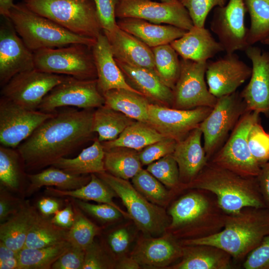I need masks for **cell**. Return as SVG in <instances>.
<instances>
[{
    "instance_id": "1",
    "label": "cell",
    "mask_w": 269,
    "mask_h": 269,
    "mask_svg": "<svg viewBox=\"0 0 269 269\" xmlns=\"http://www.w3.org/2000/svg\"><path fill=\"white\" fill-rule=\"evenodd\" d=\"M94 112L69 109L54 113L18 146L25 167L52 165L89 141L95 133Z\"/></svg>"
},
{
    "instance_id": "2",
    "label": "cell",
    "mask_w": 269,
    "mask_h": 269,
    "mask_svg": "<svg viewBox=\"0 0 269 269\" xmlns=\"http://www.w3.org/2000/svg\"><path fill=\"white\" fill-rule=\"evenodd\" d=\"M269 235V209L247 207L226 214L221 231L211 236L181 240L182 245L207 244L229 254L234 260L244 259Z\"/></svg>"
},
{
    "instance_id": "3",
    "label": "cell",
    "mask_w": 269,
    "mask_h": 269,
    "mask_svg": "<svg viewBox=\"0 0 269 269\" xmlns=\"http://www.w3.org/2000/svg\"><path fill=\"white\" fill-rule=\"evenodd\" d=\"M182 188L201 189L212 193L227 214H237L247 207H267L257 177L243 176L209 161Z\"/></svg>"
},
{
    "instance_id": "4",
    "label": "cell",
    "mask_w": 269,
    "mask_h": 269,
    "mask_svg": "<svg viewBox=\"0 0 269 269\" xmlns=\"http://www.w3.org/2000/svg\"><path fill=\"white\" fill-rule=\"evenodd\" d=\"M196 190L182 196L169 208L168 228L174 237H185V240L207 237L224 227L227 214L219 206L215 195L205 190Z\"/></svg>"
},
{
    "instance_id": "5",
    "label": "cell",
    "mask_w": 269,
    "mask_h": 269,
    "mask_svg": "<svg viewBox=\"0 0 269 269\" xmlns=\"http://www.w3.org/2000/svg\"><path fill=\"white\" fill-rule=\"evenodd\" d=\"M4 17L11 22L26 46L33 52L74 44L92 47L97 39L73 33L32 11L23 3L14 4Z\"/></svg>"
},
{
    "instance_id": "6",
    "label": "cell",
    "mask_w": 269,
    "mask_h": 269,
    "mask_svg": "<svg viewBox=\"0 0 269 269\" xmlns=\"http://www.w3.org/2000/svg\"><path fill=\"white\" fill-rule=\"evenodd\" d=\"M23 3L76 34L97 39L103 31L93 0H24Z\"/></svg>"
},
{
    "instance_id": "7",
    "label": "cell",
    "mask_w": 269,
    "mask_h": 269,
    "mask_svg": "<svg viewBox=\"0 0 269 269\" xmlns=\"http://www.w3.org/2000/svg\"><path fill=\"white\" fill-rule=\"evenodd\" d=\"M96 174L121 199L130 219L143 233L156 236L168 228L170 223L165 210L146 199L128 180L106 171Z\"/></svg>"
},
{
    "instance_id": "8",
    "label": "cell",
    "mask_w": 269,
    "mask_h": 269,
    "mask_svg": "<svg viewBox=\"0 0 269 269\" xmlns=\"http://www.w3.org/2000/svg\"><path fill=\"white\" fill-rule=\"evenodd\" d=\"M92 47L74 44L36 50L33 52L35 68L81 80L97 79Z\"/></svg>"
},
{
    "instance_id": "9",
    "label": "cell",
    "mask_w": 269,
    "mask_h": 269,
    "mask_svg": "<svg viewBox=\"0 0 269 269\" xmlns=\"http://www.w3.org/2000/svg\"><path fill=\"white\" fill-rule=\"evenodd\" d=\"M260 114L247 111L240 119L222 146L208 161L246 177H257L261 166L253 158L248 136L253 125L260 121Z\"/></svg>"
},
{
    "instance_id": "10",
    "label": "cell",
    "mask_w": 269,
    "mask_h": 269,
    "mask_svg": "<svg viewBox=\"0 0 269 269\" xmlns=\"http://www.w3.org/2000/svg\"><path fill=\"white\" fill-rule=\"evenodd\" d=\"M247 111L246 104L238 92L218 98L215 106L199 126L208 161L224 143L229 133Z\"/></svg>"
},
{
    "instance_id": "11",
    "label": "cell",
    "mask_w": 269,
    "mask_h": 269,
    "mask_svg": "<svg viewBox=\"0 0 269 269\" xmlns=\"http://www.w3.org/2000/svg\"><path fill=\"white\" fill-rule=\"evenodd\" d=\"M66 77L34 68L12 77L2 87L1 95L23 108L36 110L46 95Z\"/></svg>"
},
{
    "instance_id": "12",
    "label": "cell",
    "mask_w": 269,
    "mask_h": 269,
    "mask_svg": "<svg viewBox=\"0 0 269 269\" xmlns=\"http://www.w3.org/2000/svg\"><path fill=\"white\" fill-rule=\"evenodd\" d=\"M180 62V75L173 89L172 107L182 110L213 108L218 98L210 92L205 79L207 62L181 58Z\"/></svg>"
},
{
    "instance_id": "13",
    "label": "cell",
    "mask_w": 269,
    "mask_h": 269,
    "mask_svg": "<svg viewBox=\"0 0 269 269\" xmlns=\"http://www.w3.org/2000/svg\"><path fill=\"white\" fill-rule=\"evenodd\" d=\"M116 16L119 19L138 18L153 23L173 25L185 30L194 25L187 10L179 0L170 2L119 0Z\"/></svg>"
},
{
    "instance_id": "14",
    "label": "cell",
    "mask_w": 269,
    "mask_h": 269,
    "mask_svg": "<svg viewBox=\"0 0 269 269\" xmlns=\"http://www.w3.org/2000/svg\"><path fill=\"white\" fill-rule=\"evenodd\" d=\"M104 104L105 99L98 88L97 79L81 80L67 76L46 95L37 110L53 113L61 107L91 109Z\"/></svg>"
},
{
    "instance_id": "15",
    "label": "cell",
    "mask_w": 269,
    "mask_h": 269,
    "mask_svg": "<svg viewBox=\"0 0 269 269\" xmlns=\"http://www.w3.org/2000/svg\"><path fill=\"white\" fill-rule=\"evenodd\" d=\"M54 113L23 108L1 97L0 100V142L14 148L27 139Z\"/></svg>"
},
{
    "instance_id": "16",
    "label": "cell",
    "mask_w": 269,
    "mask_h": 269,
    "mask_svg": "<svg viewBox=\"0 0 269 269\" xmlns=\"http://www.w3.org/2000/svg\"><path fill=\"white\" fill-rule=\"evenodd\" d=\"M212 109L202 107L182 110L150 103L148 108L147 123L164 136L178 141L199 127Z\"/></svg>"
},
{
    "instance_id": "17",
    "label": "cell",
    "mask_w": 269,
    "mask_h": 269,
    "mask_svg": "<svg viewBox=\"0 0 269 269\" xmlns=\"http://www.w3.org/2000/svg\"><path fill=\"white\" fill-rule=\"evenodd\" d=\"M247 11L244 0H229L226 5L217 7L210 24L226 53L245 50L248 28L245 24Z\"/></svg>"
},
{
    "instance_id": "18",
    "label": "cell",
    "mask_w": 269,
    "mask_h": 269,
    "mask_svg": "<svg viewBox=\"0 0 269 269\" xmlns=\"http://www.w3.org/2000/svg\"><path fill=\"white\" fill-rule=\"evenodd\" d=\"M5 19L0 28V83L2 87L16 75L35 68L33 52L18 36L11 22Z\"/></svg>"
},
{
    "instance_id": "19",
    "label": "cell",
    "mask_w": 269,
    "mask_h": 269,
    "mask_svg": "<svg viewBox=\"0 0 269 269\" xmlns=\"http://www.w3.org/2000/svg\"><path fill=\"white\" fill-rule=\"evenodd\" d=\"M252 71L235 52L227 53L207 62L205 76L209 91L217 98L231 94L251 77Z\"/></svg>"
},
{
    "instance_id": "20",
    "label": "cell",
    "mask_w": 269,
    "mask_h": 269,
    "mask_svg": "<svg viewBox=\"0 0 269 269\" xmlns=\"http://www.w3.org/2000/svg\"><path fill=\"white\" fill-rule=\"evenodd\" d=\"M246 55L252 63L248 85L240 93L248 111L269 116V53L257 47L248 46Z\"/></svg>"
},
{
    "instance_id": "21",
    "label": "cell",
    "mask_w": 269,
    "mask_h": 269,
    "mask_svg": "<svg viewBox=\"0 0 269 269\" xmlns=\"http://www.w3.org/2000/svg\"><path fill=\"white\" fill-rule=\"evenodd\" d=\"M103 32L116 60L155 71L151 48L140 39L123 30L118 25L112 30Z\"/></svg>"
},
{
    "instance_id": "22",
    "label": "cell",
    "mask_w": 269,
    "mask_h": 269,
    "mask_svg": "<svg viewBox=\"0 0 269 269\" xmlns=\"http://www.w3.org/2000/svg\"><path fill=\"white\" fill-rule=\"evenodd\" d=\"M92 51L97 71V85L102 94L110 90L122 89L144 96L127 82L103 32L97 37Z\"/></svg>"
},
{
    "instance_id": "23",
    "label": "cell",
    "mask_w": 269,
    "mask_h": 269,
    "mask_svg": "<svg viewBox=\"0 0 269 269\" xmlns=\"http://www.w3.org/2000/svg\"><path fill=\"white\" fill-rule=\"evenodd\" d=\"M202 131L198 127L183 139L177 141L172 153L179 172L180 187L191 182L208 162L202 145Z\"/></svg>"
},
{
    "instance_id": "24",
    "label": "cell",
    "mask_w": 269,
    "mask_h": 269,
    "mask_svg": "<svg viewBox=\"0 0 269 269\" xmlns=\"http://www.w3.org/2000/svg\"><path fill=\"white\" fill-rule=\"evenodd\" d=\"M182 246L168 234L157 238H146L137 245L131 257L139 265L153 268L165 267L180 259Z\"/></svg>"
},
{
    "instance_id": "25",
    "label": "cell",
    "mask_w": 269,
    "mask_h": 269,
    "mask_svg": "<svg viewBox=\"0 0 269 269\" xmlns=\"http://www.w3.org/2000/svg\"><path fill=\"white\" fill-rule=\"evenodd\" d=\"M115 60L127 82L133 88L156 104L172 107L173 90L162 81L155 71Z\"/></svg>"
},
{
    "instance_id": "26",
    "label": "cell",
    "mask_w": 269,
    "mask_h": 269,
    "mask_svg": "<svg viewBox=\"0 0 269 269\" xmlns=\"http://www.w3.org/2000/svg\"><path fill=\"white\" fill-rule=\"evenodd\" d=\"M170 45L181 58L197 62H207L224 49L205 27L193 26Z\"/></svg>"
},
{
    "instance_id": "27",
    "label": "cell",
    "mask_w": 269,
    "mask_h": 269,
    "mask_svg": "<svg viewBox=\"0 0 269 269\" xmlns=\"http://www.w3.org/2000/svg\"><path fill=\"white\" fill-rule=\"evenodd\" d=\"M183 254L173 269H231L233 259L223 250L207 244L182 245Z\"/></svg>"
},
{
    "instance_id": "28",
    "label": "cell",
    "mask_w": 269,
    "mask_h": 269,
    "mask_svg": "<svg viewBox=\"0 0 269 269\" xmlns=\"http://www.w3.org/2000/svg\"><path fill=\"white\" fill-rule=\"evenodd\" d=\"M117 23L120 28L135 36L150 48L170 44L187 31L173 25L153 23L134 17L120 18Z\"/></svg>"
},
{
    "instance_id": "29",
    "label": "cell",
    "mask_w": 269,
    "mask_h": 269,
    "mask_svg": "<svg viewBox=\"0 0 269 269\" xmlns=\"http://www.w3.org/2000/svg\"><path fill=\"white\" fill-rule=\"evenodd\" d=\"M38 212L28 204H23L19 210L0 225V241L19 252L26 239Z\"/></svg>"
},
{
    "instance_id": "30",
    "label": "cell",
    "mask_w": 269,
    "mask_h": 269,
    "mask_svg": "<svg viewBox=\"0 0 269 269\" xmlns=\"http://www.w3.org/2000/svg\"><path fill=\"white\" fill-rule=\"evenodd\" d=\"M105 152L102 143L97 139L91 145L83 149L76 157L61 158L51 166L77 175L103 173L106 171Z\"/></svg>"
},
{
    "instance_id": "31",
    "label": "cell",
    "mask_w": 269,
    "mask_h": 269,
    "mask_svg": "<svg viewBox=\"0 0 269 269\" xmlns=\"http://www.w3.org/2000/svg\"><path fill=\"white\" fill-rule=\"evenodd\" d=\"M103 95L104 105L135 121L147 123L148 108L150 103L146 97L122 89L109 90Z\"/></svg>"
},
{
    "instance_id": "32",
    "label": "cell",
    "mask_w": 269,
    "mask_h": 269,
    "mask_svg": "<svg viewBox=\"0 0 269 269\" xmlns=\"http://www.w3.org/2000/svg\"><path fill=\"white\" fill-rule=\"evenodd\" d=\"M90 177V181L86 184L76 189L64 190L48 187L45 192L48 195L53 196H68L80 200H92L99 203L110 204L118 209L123 216L130 218L128 213L113 201V198L117 195L114 191L95 174H91Z\"/></svg>"
},
{
    "instance_id": "33",
    "label": "cell",
    "mask_w": 269,
    "mask_h": 269,
    "mask_svg": "<svg viewBox=\"0 0 269 269\" xmlns=\"http://www.w3.org/2000/svg\"><path fill=\"white\" fill-rule=\"evenodd\" d=\"M165 137L148 123L135 121L116 139L102 143L105 149L124 147L140 151Z\"/></svg>"
},
{
    "instance_id": "34",
    "label": "cell",
    "mask_w": 269,
    "mask_h": 269,
    "mask_svg": "<svg viewBox=\"0 0 269 269\" xmlns=\"http://www.w3.org/2000/svg\"><path fill=\"white\" fill-rule=\"evenodd\" d=\"M135 121L121 112L103 105L94 112L93 130L98 134V139L100 142L111 141L116 139Z\"/></svg>"
},
{
    "instance_id": "35",
    "label": "cell",
    "mask_w": 269,
    "mask_h": 269,
    "mask_svg": "<svg viewBox=\"0 0 269 269\" xmlns=\"http://www.w3.org/2000/svg\"><path fill=\"white\" fill-rule=\"evenodd\" d=\"M27 177L30 182L27 190L29 193L42 186H55L64 190H74L86 184L90 180L81 175L72 174L53 166L39 173L28 174Z\"/></svg>"
},
{
    "instance_id": "36",
    "label": "cell",
    "mask_w": 269,
    "mask_h": 269,
    "mask_svg": "<svg viewBox=\"0 0 269 269\" xmlns=\"http://www.w3.org/2000/svg\"><path fill=\"white\" fill-rule=\"evenodd\" d=\"M105 150V169L112 175L128 180L142 169L137 151L124 147Z\"/></svg>"
},
{
    "instance_id": "37",
    "label": "cell",
    "mask_w": 269,
    "mask_h": 269,
    "mask_svg": "<svg viewBox=\"0 0 269 269\" xmlns=\"http://www.w3.org/2000/svg\"><path fill=\"white\" fill-rule=\"evenodd\" d=\"M68 230L54 224L48 216L38 213L23 248H43L67 241Z\"/></svg>"
},
{
    "instance_id": "38",
    "label": "cell",
    "mask_w": 269,
    "mask_h": 269,
    "mask_svg": "<svg viewBox=\"0 0 269 269\" xmlns=\"http://www.w3.org/2000/svg\"><path fill=\"white\" fill-rule=\"evenodd\" d=\"M67 241L40 248H23L19 252V269H49L71 247Z\"/></svg>"
},
{
    "instance_id": "39",
    "label": "cell",
    "mask_w": 269,
    "mask_h": 269,
    "mask_svg": "<svg viewBox=\"0 0 269 269\" xmlns=\"http://www.w3.org/2000/svg\"><path fill=\"white\" fill-rule=\"evenodd\" d=\"M151 48L157 74L162 81L173 90L180 72L179 55L170 44Z\"/></svg>"
},
{
    "instance_id": "40",
    "label": "cell",
    "mask_w": 269,
    "mask_h": 269,
    "mask_svg": "<svg viewBox=\"0 0 269 269\" xmlns=\"http://www.w3.org/2000/svg\"><path fill=\"white\" fill-rule=\"evenodd\" d=\"M250 17L247 44L251 46L269 37V0H244Z\"/></svg>"
},
{
    "instance_id": "41",
    "label": "cell",
    "mask_w": 269,
    "mask_h": 269,
    "mask_svg": "<svg viewBox=\"0 0 269 269\" xmlns=\"http://www.w3.org/2000/svg\"><path fill=\"white\" fill-rule=\"evenodd\" d=\"M132 181L134 188L154 204L164 206L169 199L170 193L165 186L146 169L142 168Z\"/></svg>"
},
{
    "instance_id": "42",
    "label": "cell",
    "mask_w": 269,
    "mask_h": 269,
    "mask_svg": "<svg viewBox=\"0 0 269 269\" xmlns=\"http://www.w3.org/2000/svg\"><path fill=\"white\" fill-rule=\"evenodd\" d=\"M75 216L73 223L68 229L67 241L72 246L85 250L93 242L99 233L98 228L81 212L79 208H73Z\"/></svg>"
},
{
    "instance_id": "43",
    "label": "cell",
    "mask_w": 269,
    "mask_h": 269,
    "mask_svg": "<svg viewBox=\"0 0 269 269\" xmlns=\"http://www.w3.org/2000/svg\"><path fill=\"white\" fill-rule=\"evenodd\" d=\"M19 153L12 148L0 147V181L3 186L17 191L20 187Z\"/></svg>"
},
{
    "instance_id": "44",
    "label": "cell",
    "mask_w": 269,
    "mask_h": 269,
    "mask_svg": "<svg viewBox=\"0 0 269 269\" xmlns=\"http://www.w3.org/2000/svg\"><path fill=\"white\" fill-rule=\"evenodd\" d=\"M146 170L165 186L172 189L180 187L179 169L172 154L148 164Z\"/></svg>"
},
{
    "instance_id": "45",
    "label": "cell",
    "mask_w": 269,
    "mask_h": 269,
    "mask_svg": "<svg viewBox=\"0 0 269 269\" xmlns=\"http://www.w3.org/2000/svg\"><path fill=\"white\" fill-rule=\"evenodd\" d=\"M248 142L253 158L261 166L269 161V133L265 131L260 121L250 129Z\"/></svg>"
},
{
    "instance_id": "46",
    "label": "cell",
    "mask_w": 269,
    "mask_h": 269,
    "mask_svg": "<svg viewBox=\"0 0 269 269\" xmlns=\"http://www.w3.org/2000/svg\"><path fill=\"white\" fill-rule=\"evenodd\" d=\"M187 10L194 25L204 27L206 18L215 7H222L226 0H179Z\"/></svg>"
},
{
    "instance_id": "47",
    "label": "cell",
    "mask_w": 269,
    "mask_h": 269,
    "mask_svg": "<svg viewBox=\"0 0 269 269\" xmlns=\"http://www.w3.org/2000/svg\"><path fill=\"white\" fill-rule=\"evenodd\" d=\"M177 141L171 137H165L143 148L138 152L142 165H148L163 156L172 154Z\"/></svg>"
},
{
    "instance_id": "48",
    "label": "cell",
    "mask_w": 269,
    "mask_h": 269,
    "mask_svg": "<svg viewBox=\"0 0 269 269\" xmlns=\"http://www.w3.org/2000/svg\"><path fill=\"white\" fill-rule=\"evenodd\" d=\"M75 203L80 209L103 222H111L120 218L123 214L110 204H91L76 199Z\"/></svg>"
},
{
    "instance_id": "49",
    "label": "cell",
    "mask_w": 269,
    "mask_h": 269,
    "mask_svg": "<svg viewBox=\"0 0 269 269\" xmlns=\"http://www.w3.org/2000/svg\"><path fill=\"white\" fill-rule=\"evenodd\" d=\"M245 269H269V235L245 259Z\"/></svg>"
},
{
    "instance_id": "50",
    "label": "cell",
    "mask_w": 269,
    "mask_h": 269,
    "mask_svg": "<svg viewBox=\"0 0 269 269\" xmlns=\"http://www.w3.org/2000/svg\"><path fill=\"white\" fill-rule=\"evenodd\" d=\"M103 30L110 31L117 26L116 9L119 0H93Z\"/></svg>"
},
{
    "instance_id": "51",
    "label": "cell",
    "mask_w": 269,
    "mask_h": 269,
    "mask_svg": "<svg viewBox=\"0 0 269 269\" xmlns=\"http://www.w3.org/2000/svg\"><path fill=\"white\" fill-rule=\"evenodd\" d=\"M85 253V250L71 245L53 264L51 269H82Z\"/></svg>"
},
{
    "instance_id": "52",
    "label": "cell",
    "mask_w": 269,
    "mask_h": 269,
    "mask_svg": "<svg viewBox=\"0 0 269 269\" xmlns=\"http://www.w3.org/2000/svg\"><path fill=\"white\" fill-rule=\"evenodd\" d=\"M82 269H104L109 268L102 250L94 242L85 250Z\"/></svg>"
},
{
    "instance_id": "53",
    "label": "cell",
    "mask_w": 269,
    "mask_h": 269,
    "mask_svg": "<svg viewBox=\"0 0 269 269\" xmlns=\"http://www.w3.org/2000/svg\"><path fill=\"white\" fill-rule=\"evenodd\" d=\"M23 204L18 199L9 195L4 189L0 188V221L3 222L16 213Z\"/></svg>"
},
{
    "instance_id": "54",
    "label": "cell",
    "mask_w": 269,
    "mask_h": 269,
    "mask_svg": "<svg viewBox=\"0 0 269 269\" xmlns=\"http://www.w3.org/2000/svg\"><path fill=\"white\" fill-rule=\"evenodd\" d=\"M108 241L112 250L114 253H124L129 244L130 237L128 231L121 228L114 231L109 235Z\"/></svg>"
},
{
    "instance_id": "55",
    "label": "cell",
    "mask_w": 269,
    "mask_h": 269,
    "mask_svg": "<svg viewBox=\"0 0 269 269\" xmlns=\"http://www.w3.org/2000/svg\"><path fill=\"white\" fill-rule=\"evenodd\" d=\"M19 252L0 241V269H19Z\"/></svg>"
},
{
    "instance_id": "56",
    "label": "cell",
    "mask_w": 269,
    "mask_h": 269,
    "mask_svg": "<svg viewBox=\"0 0 269 269\" xmlns=\"http://www.w3.org/2000/svg\"><path fill=\"white\" fill-rule=\"evenodd\" d=\"M75 213L70 204L62 210H59L51 219L54 224L66 229H69L74 220Z\"/></svg>"
},
{
    "instance_id": "57",
    "label": "cell",
    "mask_w": 269,
    "mask_h": 269,
    "mask_svg": "<svg viewBox=\"0 0 269 269\" xmlns=\"http://www.w3.org/2000/svg\"><path fill=\"white\" fill-rule=\"evenodd\" d=\"M257 178L267 207L269 209V161L261 166Z\"/></svg>"
},
{
    "instance_id": "58",
    "label": "cell",
    "mask_w": 269,
    "mask_h": 269,
    "mask_svg": "<svg viewBox=\"0 0 269 269\" xmlns=\"http://www.w3.org/2000/svg\"><path fill=\"white\" fill-rule=\"evenodd\" d=\"M38 208L42 215L49 216L59 210L58 201L51 197L42 198L37 203Z\"/></svg>"
},
{
    "instance_id": "59",
    "label": "cell",
    "mask_w": 269,
    "mask_h": 269,
    "mask_svg": "<svg viewBox=\"0 0 269 269\" xmlns=\"http://www.w3.org/2000/svg\"><path fill=\"white\" fill-rule=\"evenodd\" d=\"M140 266L132 257L121 259L117 264L116 268L119 269H138Z\"/></svg>"
},
{
    "instance_id": "60",
    "label": "cell",
    "mask_w": 269,
    "mask_h": 269,
    "mask_svg": "<svg viewBox=\"0 0 269 269\" xmlns=\"http://www.w3.org/2000/svg\"><path fill=\"white\" fill-rule=\"evenodd\" d=\"M13 0H0V13L6 17L9 9L14 5Z\"/></svg>"
},
{
    "instance_id": "61",
    "label": "cell",
    "mask_w": 269,
    "mask_h": 269,
    "mask_svg": "<svg viewBox=\"0 0 269 269\" xmlns=\"http://www.w3.org/2000/svg\"><path fill=\"white\" fill-rule=\"evenodd\" d=\"M160 1H163V2H170L174 0H159Z\"/></svg>"
},
{
    "instance_id": "62",
    "label": "cell",
    "mask_w": 269,
    "mask_h": 269,
    "mask_svg": "<svg viewBox=\"0 0 269 269\" xmlns=\"http://www.w3.org/2000/svg\"><path fill=\"white\" fill-rule=\"evenodd\" d=\"M267 41H269V37H268V38H266L265 40L262 41V42H267Z\"/></svg>"
},
{
    "instance_id": "63",
    "label": "cell",
    "mask_w": 269,
    "mask_h": 269,
    "mask_svg": "<svg viewBox=\"0 0 269 269\" xmlns=\"http://www.w3.org/2000/svg\"><path fill=\"white\" fill-rule=\"evenodd\" d=\"M262 43L265 44L269 45V41L264 42H262Z\"/></svg>"
}]
</instances>
